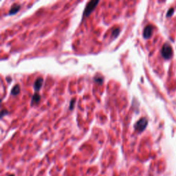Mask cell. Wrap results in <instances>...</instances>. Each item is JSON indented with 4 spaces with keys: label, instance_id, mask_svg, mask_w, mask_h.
<instances>
[{
    "label": "cell",
    "instance_id": "cell-10",
    "mask_svg": "<svg viewBox=\"0 0 176 176\" xmlns=\"http://www.w3.org/2000/svg\"><path fill=\"white\" fill-rule=\"evenodd\" d=\"M103 81H104L103 78H102V77H96L94 78V81L96 82V83H100V84H102Z\"/></svg>",
    "mask_w": 176,
    "mask_h": 176
},
{
    "label": "cell",
    "instance_id": "cell-14",
    "mask_svg": "<svg viewBox=\"0 0 176 176\" xmlns=\"http://www.w3.org/2000/svg\"><path fill=\"white\" fill-rule=\"evenodd\" d=\"M10 176H15L14 175H10Z\"/></svg>",
    "mask_w": 176,
    "mask_h": 176
},
{
    "label": "cell",
    "instance_id": "cell-6",
    "mask_svg": "<svg viewBox=\"0 0 176 176\" xmlns=\"http://www.w3.org/2000/svg\"><path fill=\"white\" fill-rule=\"evenodd\" d=\"M41 100V96H40L39 94H34L33 95L32 98V101H31V105H34L38 104Z\"/></svg>",
    "mask_w": 176,
    "mask_h": 176
},
{
    "label": "cell",
    "instance_id": "cell-8",
    "mask_svg": "<svg viewBox=\"0 0 176 176\" xmlns=\"http://www.w3.org/2000/svg\"><path fill=\"white\" fill-rule=\"evenodd\" d=\"M20 92V86L19 85H15L11 90V94L13 96H17Z\"/></svg>",
    "mask_w": 176,
    "mask_h": 176
},
{
    "label": "cell",
    "instance_id": "cell-2",
    "mask_svg": "<svg viewBox=\"0 0 176 176\" xmlns=\"http://www.w3.org/2000/svg\"><path fill=\"white\" fill-rule=\"evenodd\" d=\"M148 125V121L146 118H141L138 121L136 122L135 125H134V128L135 129L138 131V132H142L145 129Z\"/></svg>",
    "mask_w": 176,
    "mask_h": 176
},
{
    "label": "cell",
    "instance_id": "cell-1",
    "mask_svg": "<svg viewBox=\"0 0 176 176\" xmlns=\"http://www.w3.org/2000/svg\"><path fill=\"white\" fill-rule=\"evenodd\" d=\"M161 54L163 57L165 59H170L173 57V50L169 43H165L164 44L161 50Z\"/></svg>",
    "mask_w": 176,
    "mask_h": 176
},
{
    "label": "cell",
    "instance_id": "cell-11",
    "mask_svg": "<svg viewBox=\"0 0 176 176\" xmlns=\"http://www.w3.org/2000/svg\"><path fill=\"white\" fill-rule=\"evenodd\" d=\"M75 102H76L75 99H72V100L70 101V102H69V109H70V110H72V109H74Z\"/></svg>",
    "mask_w": 176,
    "mask_h": 176
},
{
    "label": "cell",
    "instance_id": "cell-3",
    "mask_svg": "<svg viewBox=\"0 0 176 176\" xmlns=\"http://www.w3.org/2000/svg\"><path fill=\"white\" fill-rule=\"evenodd\" d=\"M99 1H94V0L93 1H90L85 7L84 13H83V17H88L92 13V11L95 9Z\"/></svg>",
    "mask_w": 176,
    "mask_h": 176
},
{
    "label": "cell",
    "instance_id": "cell-13",
    "mask_svg": "<svg viewBox=\"0 0 176 176\" xmlns=\"http://www.w3.org/2000/svg\"><path fill=\"white\" fill-rule=\"evenodd\" d=\"M8 114V111L6 110V109H3V110H1V117L2 118L3 116H6V114Z\"/></svg>",
    "mask_w": 176,
    "mask_h": 176
},
{
    "label": "cell",
    "instance_id": "cell-7",
    "mask_svg": "<svg viewBox=\"0 0 176 176\" xmlns=\"http://www.w3.org/2000/svg\"><path fill=\"white\" fill-rule=\"evenodd\" d=\"M20 8H21L20 5H18V4L13 5V6H12V8H10V12H9V15H15V14H16L17 12H18L19 10H20Z\"/></svg>",
    "mask_w": 176,
    "mask_h": 176
},
{
    "label": "cell",
    "instance_id": "cell-5",
    "mask_svg": "<svg viewBox=\"0 0 176 176\" xmlns=\"http://www.w3.org/2000/svg\"><path fill=\"white\" fill-rule=\"evenodd\" d=\"M43 83V78H36V80L34 83V90H36V91H39L40 89H41V87H42Z\"/></svg>",
    "mask_w": 176,
    "mask_h": 176
},
{
    "label": "cell",
    "instance_id": "cell-9",
    "mask_svg": "<svg viewBox=\"0 0 176 176\" xmlns=\"http://www.w3.org/2000/svg\"><path fill=\"white\" fill-rule=\"evenodd\" d=\"M120 31H121V30H120V28H115L114 30L112 31V36H114V38L117 37V36L119 35L120 34Z\"/></svg>",
    "mask_w": 176,
    "mask_h": 176
},
{
    "label": "cell",
    "instance_id": "cell-12",
    "mask_svg": "<svg viewBox=\"0 0 176 176\" xmlns=\"http://www.w3.org/2000/svg\"><path fill=\"white\" fill-rule=\"evenodd\" d=\"M173 13H174V9H173V8H170V9L169 10L168 13H167V17H171L172 15H173Z\"/></svg>",
    "mask_w": 176,
    "mask_h": 176
},
{
    "label": "cell",
    "instance_id": "cell-4",
    "mask_svg": "<svg viewBox=\"0 0 176 176\" xmlns=\"http://www.w3.org/2000/svg\"><path fill=\"white\" fill-rule=\"evenodd\" d=\"M153 28L151 25H148L144 28L143 31V36L144 39H149L152 34Z\"/></svg>",
    "mask_w": 176,
    "mask_h": 176
}]
</instances>
